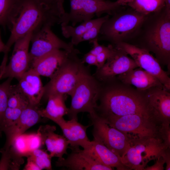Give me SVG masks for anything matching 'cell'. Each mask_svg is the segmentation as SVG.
I'll return each instance as SVG.
<instances>
[{"label": "cell", "instance_id": "6da1fadb", "mask_svg": "<svg viewBox=\"0 0 170 170\" xmlns=\"http://www.w3.org/2000/svg\"><path fill=\"white\" fill-rule=\"evenodd\" d=\"M114 79L101 82L95 112L103 117L139 114L154 118L144 91L116 84Z\"/></svg>", "mask_w": 170, "mask_h": 170}, {"label": "cell", "instance_id": "7a4b0ae2", "mask_svg": "<svg viewBox=\"0 0 170 170\" xmlns=\"http://www.w3.org/2000/svg\"><path fill=\"white\" fill-rule=\"evenodd\" d=\"M60 19L56 12L37 0H18L10 18V34L4 53H8L17 40L44 26L59 24Z\"/></svg>", "mask_w": 170, "mask_h": 170}, {"label": "cell", "instance_id": "3957f363", "mask_svg": "<svg viewBox=\"0 0 170 170\" xmlns=\"http://www.w3.org/2000/svg\"><path fill=\"white\" fill-rule=\"evenodd\" d=\"M102 117L110 126L125 134L130 140L156 139L162 141L165 145L170 139L169 128L150 116L132 114Z\"/></svg>", "mask_w": 170, "mask_h": 170}, {"label": "cell", "instance_id": "277c9868", "mask_svg": "<svg viewBox=\"0 0 170 170\" xmlns=\"http://www.w3.org/2000/svg\"><path fill=\"white\" fill-rule=\"evenodd\" d=\"M101 88V82L85 65L70 95L71 103L67 114L70 119L78 120V114L81 112L89 114L95 111Z\"/></svg>", "mask_w": 170, "mask_h": 170}, {"label": "cell", "instance_id": "5b68a950", "mask_svg": "<svg viewBox=\"0 0 170 170\" xmlns=\"http://www.w3.org/2000/svg\"><path fill=\"white\" fill-rule=\"evenodd\" d=\"M79 51L70 52L60 68L44 86L42 98L55 94L71 95L85 65L78 57Z\"/></svg>", "mask_w": 170, "mask_h": 170}, {"label": "cell", "instance_id": "8992f818", "mask_svg": "<svg viewBox=\"0 0 170 170\" xmlns=\"http://www.w3.org/2000/svg\"><path fill=\"white\" fill-rule=\"evenodd\" d=\"M144 48L155 55L160 64L170 68V13L164 9L148 28Z\"/></svg>", "mask_w": 170, "mask_h": 170}, {"label": "cell", "instance_id": "52a82bcc", "mask_svg": "<svg viewBox=\"0 0 170 170\" xmlns=\"http://www.w3.org/2000/svg\"><path fill=\"white\" fill-rule=\"evenodd\" d=\"M145 15L134 10L121 14H115L103 24L98 40H105L115 45L137 31L146 19Z\"/></svg>", "mask_w": 170, "mask_h": 170}, {"label": "cell", "instance_id": "ba28073f", "mask_svg": "<svg viewBox=\"0 0 170 170\" xmlns=\"http://www.w3.org/2000/svg\"><path fill=\"white\" fill-rule=\"evenodd\" d=\"M167 148L162 141L156 139L130 140L121 162L128 170H144L149 161L161 156Z\"/></svg>", "mask_w": 170, "mask_h": 170}, {"label": "cell", "instance_id": "9c48e42d", "mask_svg": "<svg viewBox=\"0 0 170 170\" xmlns=\"http://www.w3.org/2000/svg\"><path fill=\"white\" fill-rule=\"evenodd\" d=\"M70 10L61 17L60 24H72L75 26L79 22L90 20L96 15L104 13L112 14L120 6L124 5L119 0L115 2L98 0H69Z\"/></svg>", "mask_w": 170, "mask_h": 170}, {"label": "cell", "instance_id": "30bf717a", "mask_svg": "<svg viewBox=\"0 0 170 170\" xmlns=\"http://www.w3.org/2000/svg\"><path fill=\"white\" fill-rule=\"evenodd\" d=\"M90 124L93 126L94 139L102 143L121 157L129 146L130 140L123 133L110 126L95 111L89 113Z\"/></svg>", "mask_w": 170, "mask_h": 170}, {"label": "cell", "instance_id": "8fae6325", "mask_svg": "<svg viewBox=\"0 0 170 170\" xmlns=\"http://www.w3.org/2000/svg\"><path fill=\"white\" fill-rule=\"evenodd\" d=\"M52 27L46 25L33 32L29 52L30 67L35 60L54 50L62 49L70 52L76 49L71 42H66L58 37L52 31Z\"/></svg>", "mask_w": 170, "mask_h": 170}, {"label": "cell", "instance_id": "7c38bea8", "mask_svg": "<svg viewBox=\"0 0 170 170\" xmlns=\"http://www.w3.org/2000/svg\"><path fill=\"white\" fill-rule=\"evenodd\" d=\"M115 45L114 47L130 56L139 67L156 77L167 90H170V78L168 74L162 68L160 64L149 51L124 42H119Z\"/></svg>", "mask_w": 170, "mask_h": 170}, {"label": "cell", "instance_id": "4fadbf2b", "mask_svg": "<svg viewBox=\"0 0 170 170\" xmlns=\"http://www.w3.org/2000/svg\"><path fill=\"white\" fill-rule=\"evenodd\" d=\"M33 32L16 41L8 64L2 73L1 79L12 78L18 80L30 68L29 48Z\"/></svg>", "mask_w": 170, "mask_h": 170}, {"label": "cell", "instance_id": "5bb4252c", "mask_svg": "<svg viewBox=\"0 0 170 170\" xmlns=\"http://www.w3.org/2000/svg\"><path fill=\"white\" fill-rule=\"evenodd\" d=\"M138 67L134 60L126 53L113 46L112 53L106 62L101 68L96 69L93 75L100 82H105Z\"/></svg>", "mask_w": 170, "mask_h": 170}, {"label": "cell", "instance_id": "9a60e30c", "mask_svg": "<svg viewBox=\"0 0 170 170\" xmlns=\"http://www.w3.org/2000/svg\"><path fill=\"white\" fill-rule=\"evenodd\" d=\"M152 116L163 124L169 126L170 93L165 88L155 87L144 91Z\"/></svg>", "mask_w": 170, "mask_h": 170}, {"label": "cell", "instance_id": "2e32d148", "mask_svg": "<svg viewBox=\"0 0 170 170\" xmlns=\"http://www.w3.org/2000/svg\"><path fill=\"white\" fill-rule=\"evenodd\" d=\"M67 157L58 158L55 162L58 167L70 170H112L113 168L105 166L96 160L86 150L79 148L71 149Z\"/></svg>", "mask_w": 170, "mask_h": 170}, {"label": "cell", "instance_id": "e0dca14e", "mask_svg": "<svg viewBox=\"0 0 170 170\" xmlns=\"http://www.w3.org/2000/svg\"><path fill=\"white\" fill-rule=\"evenodd\" d=\"M39 109L38 106L29 104L23 110L16 121L3 131L6 139L2 149L9 148L17 138L39 121L42 117Z\"/></svg>", "mask_w": 170, "mask_h": 170}, {"label": "cell", "instance_id": "ac0fdd59", "mask_svg": "<svg viewBox=\"0 0 170 170\" xmlns=\"http://www.w3.org/2000/svg\"><path fill=\"white\" fill-rule=\"evenodd\" d=\"M55 123L60 127L63 135L68 141L70 148H76L81 146L86 150L89 147L91 141L88 138L86 132L87 128L92 126L90 123L84 126L75 119L66 121L63 118Z\"/></svg>", "mask_w": 170, "mask_h": 170}, {"label": "cell", "instance_id": "d6986e66", "mask_svg": "<svg viewBox=\"0 0 170 170\" xmlns=\"http://www.w3.org/2000/svg\"><path fill=\"white\" fill-rule=\"evenodd\" d=\"M56 130L55 126L46 125L40 126L37 133L41 138L42 144L46 145L51 157L61 158L64 154H67L69 143L64 135L56 133L54 132Z\"/></svg>", "mask_w": 170, "mask_h": 170}, {"label": "cell", "instance_id": "ffe728a7", "mask_svg": "<svg viewBox=\"0 0 170 170\" xmlns=\"http://www.w3.org/2000/svg\"><path fill=\"white\" fill-rule=\"evenodd\" d=\"M70 52L62 49L54 50L34 61L29 69L40 76L51 78L61 67Z\"/></svg>", "mask_w": 170, "mask_h": 170}, {"label": "cell", "instance_id": "44dd1931", "mask_svg": "<svg viewBox=\"0 0 170 170\" xmlns=\"http://www.w3.org/2000/svg\"><path fill=\"white\" fill-rule=\"evenodd\" d=\"M18 81L17 85L28 99L30 105L38 106L44 93V86L40 76L30 68Z\"/></svg>", "mask_w": 170, "mask_h": 170}, {"label": "cell", "instance_id": "7402d4cb", "mask_svg": "<svg viewBox=\"0 0 170 170\" xmlns=\"http://www.w3.org/2000/svg\"><path fill=\"white\" fill-rule=\"evenodd\" d=\"M117 77L123 84L134 86L141 91L155 87L165 88L158 79L140 67L128 71Z\"/></svg>", "mask_w": 170, "mask_h": 170}, {"label": "cell", "instance_id": "603a6c76", "mask_svg": "<svg viewBox=\"0 0 170 170\" xmlns=\"http://www.w3.org/2000/svg\"><path fill=\"white\" fill-rule=\"evenodd\" d=\"M85 150V149H84ZM101 164L118 170L128 169L122 162L121 157L100 142L94 139L89 147L85 150Z\"/></svg>", "mask_w": 170, "mask_h": 170}, {"label": "cell", "instance_id": "cb8c5ba5", "mask_svg": "<svg viewBox=\"0 0 170 170\" xmlns=\"http://www.w3.org/2000/svg\"><path fill=\"white\" fill-rule=\"evenodd\" d=\"M66 98V95L61 94L48 97L46 108L39 109L41 117L48 118L54 122L63 118L67 114L68 110L65 104Z\"/></svg>", "mask_w": 170, "mask_h": 170}, {"label": "cell", "instance_id": "d4e9b609", "mask_svg": "<svg viewBox=\"0 0 170 170\" xmlns=\"http://www.w3.org/2000/svg\"><path fill=\"white\" fill-rule=\"evenodd\" d=\"M99 17L84 21L77 26L69 24H61L62 34L66 38H71V42L74 45H77L79 44L78 41L81 37L98 21Z\"/></svg>", "mask_w": 170, "mask_h": 170}, {"label": "cell", "instance_id": "484cf974", "mask_svg": "<svg viewBox=\"0 0 170 170\" xmlns=\"http://www.w3.org/2000/svg\"><path fill=\"white\" fill-rule=\"evenodd\" d=\"M0 170H18L24 162L22 155L11 145L8 149H1Z\"/></svg>", "mask_w": 170, "mask_h": 170}, {"label": "cell", "instance_id": "4316f807", "mask_svg": "<svg viewBox=\"0 0 170 170\" xmlns=\"http://www.w3.org/2000/svg\"><path fill=\"white\" fill-rule=\"evenodd\" d=\"M128 4L133 10L146 16L164 8L165 0H132Z\"/></svg>", "mask_w": 170, "mask_h": 170}, {"label": "cell", "instance_id": "83f0119b", "mask_svg": "<svg viewBox=\"0 0 170 170\" xmlns=\"http://www.w3.org/2000/svg\"><path fill=\"white\" fill-rule=\"evenodd\" d=\"M24 156H26L33 162L39 167L40 170H52L51 157L49 154L44 150L37 148L26 152Z\"/></svg>", "mask_w": 170, "mask_h": 170}, {"label": "cell", "instance_id": "f1b7e54d", "mask_svg": "<svg viewBox=\"0 0 170 170\" xmlns=\"http://www.w3.org/2000/svg\"><path fill=\"white\" fill-rule=\"evenodd\" d=\"M29 104L28 99L17 85H12L8 98L7 107L25 109Z\"/></svg>", "mask_w": 170, "mask_h": 170}, {"label": "cell", "instance_id": "f546056e", "mask_svg": "<svg viewBox=\"0 0 170 170\" xmlns=\"http://www.w3.org/2000/svg\"><path fill=\"white\" fill-rule=\"evenodd\" d=\"M13 79L7 78L4 82L0 83V136H2V126L7 107L8 98Z\"/></svg>", "mask_w": 170, "mask_h": 170}, {"label": "cell", "instance_id": "4dcf8cb0", "mask_svg": "<svg viewBox=\"0 0 170 170\" xmlns=\"http://www.w3.org/2000/svg\"><path fill=\"white\" fill-rule=\"evenodd\" d=\"M18 0H0V25L8 26L11 16Z\"/></svg>", "mask_w": 170, "mask_h": 170}, {"label": "cell", "instance_id": "1f68e13d", "mask_svg": "<svg viewBox=\"0 0 170 170\" xmlns=\"http://www.w3.org/2000/svg\"><path fill=\"white\" fill-rule=\"evenodd\" d=\"M109 17V14L100 17L98 21L87 30L80 37L78 43L85 41L89 42L97 38L103 24Z\"/></svg>", "mask_w": 170, "mask_h": 170}, {"label": "cell", "instance_id": "d6a6232c", "mask_svg": "<svg viewBox=\"0 0 170 170\" xmlns=\"http://www.w3.org/2000/svg\"><path fill=\"white\" fill-rule=\"evenodd\" d=\"M25 109L7 107L2 126V132L16 121Z\"/></svg>", "mask_w": 170, "mask_h": 170}, {"label": "cell", "instance_id": "836d02e7", "mask_svg": "<svg viewBox=\"0 0 170 170\" xmlns=\"http://www.w3.org/2000/svg\"><path fill=\"white\" fill-rule=\"evenodd\" d=\"M113 48V46L112 45H110L106 50L96 56L97 64V69H99L104 65L111 54Z\"/></svg>", "mask_w": 170, "mask_h": 170}, {"label": "cell", "instance_id": "e575fe53", "mask_svg": "<svg viewBox=\"0 0 170 170\" xmlns=\"http://www.w3.org/2000/svg\"><path fill=\"white\" fill-rule=\"evenodd\" d=\"M93 44V48L89 51L91 53L96 56L98 54L106 50L108 46H105L99 44L97 38L89 42Z\"/></svg>", "mask_w": 170, "mask_h": 170}, {"label": "cell", "instance_id": "d590c367", "mask_svg": "<svg viewBox=\"0 0 170 170\" xmlns=\"http://www.w3.org/2000/svg\"><path fill=\"white\" fill-rule=\"evenodd\" d=\"M81 60L83 63H86L89 66H97L96 56L89 52L85 54Z\"/></svg>", "mask_w": 170, "mask_h": 170}, {"label": "cell", "instance_id": "8d00e7d4", "mask_svg": "<svg viewBox=\"0 0 170 170\" xmlns=\"http://www.w3.org/2000/svg\"><path fill=\"white\" fill-rule=\"evenodd\" d=\"M165 162L162 156L156 159V161L153 165L145 167L144 170H163L164 169V165Z\"/></svg>", "mask_w": 170, "mask_h": 170}, {"label": "cell", "instance_id": "74e56055", "mask_svg": "<svg viewBox=\"0 0 170 170\" xmlns=\"http://www.w3.org/2000/svg\"><path fill=\"white\" fill-rule=\"evenodd\" d=\"M169 149V148L166 149L161 155V156L164 159L165 163H166V170H170V156Z\"/></svg>", "mask_w": 170, "mask_h": 170}, {"label": "cell", "instance_id": "f35d334b", "mask_svg": "<svg viewBox=\"0 0 170 170\" xmlns=\"http://www.w3.org/2000/svg\"><path fill=\"white\" fill-rule=\"evenodd\" d=\"M54 4L61 15L66 12L64 7V0H53Z\"/></svg>", "mask_w": 170, "mask_h": 170}, {"label": "cell", "instance_id": "ab89813d", "mask_svg": "<svg viewBox=\"0 0 170 170\" xmlns=\"http://www.w3.org/2000/svg\"><path fill=\"white\" fill-rule=\"evenodd\" d=\"M25 170H41L39 167L31 160L27 158V162L25 166Z\"/></svg>", "mask_w": 170, "mask_h": 170}, {"label": "cell", "instance_id": "60d3db41", "mask_svg": "<svg viewBox=\"0 0 170 170\" xmlns=\"http://www.w3.org/2000/svg\"><path fill=\"white\" fill-rule=\"evenodd\" d=\"M40 3L58 13V10L54 5L53 0H37Z\"/></svg>", "mask_w": 170, "mask_h": 170}, {"label": "cell", "instance_id": "b9f144b4", "mask_svg": "<svg viewBox=\"0 0 170 170\" xmlns=\"http://www.w3.org/2000/svg\"><path fill=\"white\" fill-rule=\"evenodd\" d=\"M6 44L3 42L2 40L0 31V53L3 52L4 53L6 52Z\"/></svg>", "mask_w": 170, "mask_h": 170}, {"label": "cell", "instance_id": "7bdbcfd3", "mask_svg": "<svg viewBox=\"0 0 170 170\" xmlns=\"http://www.w3.org/2000/svg\"><path fill=\"white\" fill-rule=\"evenodd\" d=\"M164 8L167 12L170 13V0H165Z\"/></svg>", "mask_w": 170, "mask_h": 170}, {"label": "cell", "instance_id": "ee69618b", "mask_svg": "<svg viewBox=\"0 0 170 170\" xmlns=\"http://www.w3.org/2000/svg\"><path fill=\"white\" fill-rule=\"evenodd\" d=\"M124 5L130 2L132 0H119Z\"/></svg>", "mask_w": 170, "mask_h": 170}, {"label": "cell", "instance_id": "f6af8a7d", "mask_svg": "<svg viewBox=\"0 0 170 170\" xmlns=\"http://www.w3.org/2000/svg\"><path fill=\"white\" fill-rule=\"evenodd\" d=\"M2 71L1 69V67H0V79H1V77L2 76Z\"/></svg>", "mask_w": 170, "mask_h": 170}, {"label": "cell", "instance_id": "bcb514c9", "mask_svg": "<svg viewBox=\"0 0 170 170\" xmlns=\"http://www.w3.org/2000/svg\"><path fill=\"white\" fill-rule=\"evenodd\" d=\"M98 0L103 1V0Z\"/></svg>", "mask_w": 170, "mask_h": 170}]
</instances>
